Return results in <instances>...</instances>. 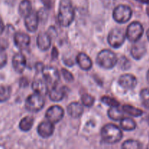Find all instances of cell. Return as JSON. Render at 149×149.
I'll return each mask as SVG.
<instances>
[{"instance_id": "9", "label": "cell", "mask_w": 149, "mask_h": 149, "mask_svg": "<svg viewBox=\"0 0 149 149\" xmlns=\"http://www.w3.org/2000/svg\"><path fill=\"white\" fill-rule=\"evenodd\" d=\"M43 79L47 82L48 84L55 86L58 84L60 80V74L58 69L52 66L44 67L42 71Z\"/></svg>"}, {"instance_id": "10", "label": "cell", "mask_w": 149, "mask_h": 149, "mask_svg": "<svg viewBox=\"0 0 149 149\" xmlns=\"http://www.w3.org/2000/svg\"><path fill=\"white\" fill-rule=\"evenodd\" d=\"M119 84L125 90H132L136 87L138 80L136 77L130 74H123L121 76L118 80Z\"/></svg>"}, {"instance_id": "31", "label": "cell", "mask_w": 149, "mask_h": 149, "mask_svg": "<svg viewBox=\"0 0 149 149\" xmlns=\"http://www.w3.org/2000/svg\"><path fill=\"white\" fill-rule=\"evenodd\" d=\"M7 62V55L4 49L0 47V69L4 68Z\"/></svg>"}, {"instance_id": "11", "label": "cell", "mask_w": 149, "mask_h": 149, "mask_svg": "<svg viewBox=\"0 0 149 149\" xmlns=\"http://www.w3.org/2000/svg\"><path fill=\"white\" fill-rule=\"evenodd\" d=\"M39 23V15L36 12L32 11L25 17V26L29 32H35L38 29Z\"/></svg>"}, {"instance_id": "5", "label": "cell", "mask_w": 149, "mask_h": 149, "mask_svg": "<svg viewBox=\"0 0 149 149\" xmlns=\"http://www.w3.org/2000/svg\"><path fill=\"white\" fill-rule=\"evenodd\" d=\"M132 15V9L125 4L116 6L113 11V17L119 23H126L131 19Z\"/></svg>"}, {"instance_id": "26", "label": "cell", "mask_w": 149, "mask_h": 149, "mask_svg": "<svg viewBox=\"0 0 149 149\" xmlns=\"http://www.w3.org/2000/svg\"><path fill=\"white\" fill-rule=\"evenodd\" d=\"M12 89L10 86H0V103H4L10 99L11 95Z\"/></svg>"}, {"instance_id": "1", "label": "cell", "mask_w": 149, "mask_h": 149, "mask_svg": "<svg viewBox=\"0 0 149 149\" xmlns=\"http://www.w3.org/2000/svg\"><path fill=\"white\" fill-rule=\"evenodd\" d=\"M75 11L70 0H61L59 4L58 20L60 25L63 27H68L74 21Z\"/></svg>"}, {"instance_id": "37", "label": "cell", "mask_w": 149, "mask_h": 149, "mask_svg": "<svg viewBox=\"0 0 149 149\" xmlns=\"http://www.w3.org/2000/svg\"><path fill=\"white\" fill-rule=\"evenodd\" d=\"M146 36H147V38H148V39L149 41V29H148V31H147V32H146Z\"/></svg>"}, {"instance_id": "23", "label": "cell", "mask_w": 149, "mask_h": 149, "mask_svg": "<svg viewBox=\"0 0 149 149\" xmlns=\"http://www.w3.org/2000/svg\"><path fill=\"white\" fill-rule=\"evenodd\" d=\"M136 122L129 117H124L120 122V127L125 131H132L136 128Z\"/></svg>"}, {"instance_id": "14", "label": "cell", "mask_w": 149, "mask_h": 149, "mask_svg": "<svg viewBox=\"0 0 149 149\" xmlns=\"http://www.w3.org/2000/svg\"><path fill=\"white\" fill-rule=\"evenodd\" d=\"M14 42L15 46L20 49H25L31 43L30 36L25 33L17 32L14 36Z\"/></svg>"}, {"instance_id": "21", "label": "cell", "mask_w": 149, "mask_h": 149, "mask_svg": "<svg viewBox=\"0 0 149 149\" xmlns=\"http://www.w3.org/2000/svg\"><path fill=\"white\" fill-rule=\"evenodd\" d=\"M18 12L22 17H26L32 12L31 3L29 0H23L19 4Z\"/></svg>"}, {"instance_id": "29", "label": "cell", "mask_w": 149, "mask_h": 149, "mask_svg": "<svg viewBox=\"0 0 149 149\" xmlns=\"http://www.w3.org/2000/svg\"><path fill=\"white\" fill-rule=\"evenodd\" d=\"M140 97L143 106L149 109V88H146L141 90Z\"/></svg>"}, {"instance_id": "17", "label": "cell", "mask_w": 149, "mask_h": 149, "mask_svg": "<svg viewBox=\"0 0 149 149\" xmlns=\"http://www.w3.org/2000/svg\"><path fill=\"white\" fill-rule=\"evenodd\" d=\"M32 89L34 93L45 96L48 93V84L45 79H36L32 83Z\"/></svg>"}, {"instance_id": "30", "label": "cell", "mask_w": 149, "mask_h": 149, "mask_svg": "<svg viewBox=\"0 0 149 149\" xmlns=\"http://www.w3.org/2000/svg\"><path fill=\"white\" fill-rule=\"evenodd\" d=\"M101 101L110 107H119L120 105L119 101H117L116 99L109 96H103L101 98Z\"/></svg>"}, {"instance_id": "33", "label": "cell", "mask_w": 149, "mask_h": 149, "mask_svg": "<svg viewBox=\"0 0 149 149\" xmlns=\"http://www.w3.org/2000/svg\"><path fill=\"white\" fill-rule=\"evenodd\" d=\"M118 63L119 64V66L121 67V68H122L123 70H127L129 69L130 67V63L128 61L127 58H125V57L123 58H121L119 59V61H118Z\"/></svg>"}, {"instance_id": "6", "label": "cell", "mask_w": 149, "mask_h": 149, "mask_svg": "<svg viewBox=\"0 0 149 149\" xmlns=\"http://www.w3.org/2000/svg\"><path fill=\"white\" fill-rule=\"evenodd\" d=\"M127 36L122 29L115 28L111 30L108 36V42L113 48H119L125 42Z\"/></svg>"}, {"instance_id": "15", "label": "cell", "mask_w": 149, "mask_h": 149, "mask_svg": "<svg viewBox=\"0 0 149 149\" xmlns=\"http://www.w3.org/2000/svg\"><path fill=\"white\" fill-rule=\"evenodd\" d=\"M52 39L48 33H40L36 39V44L39 49L42 51H47L50 48Z\"/></svg>"}, {"instance_id": "24", "label": "cell", "mask_w": 149, "mask_h": 149, "mask_svg": "<svg viewBox=\"0 0 149 149\" xmlns=\"http://www.w3.org/2000/svg\"><path fill=\"white\" fill-rule=\"evenodd\" d=\"M123 112L118 107H110L108 111V116L113 121H121L125 117Z\"/></svg>"}, {"instance_id": "22", "label": "cell", "mask_w": 149, "mask_h": 149, "mask_svg": "<svg viewBox=\"0 0 149 149\" xmlns=\"http://www.w3.org/2000/svg\"><path fill=\"white\" fill-rule=\"evenodd\" d=\"M33 123H34L33 117L27 116L21 119V121L19 123V128L20 129V130L23 131V132H28L31 129Z\"/></svg>"}, {"instance_id": "32", "label": "cell", "mask_w": 149, "mask_h": 149, "mask_svg": "<svg viewBox=\"0 0 149 149\" xmlns=\"http://www.w3.org/2000/svg\"><path fill=\"white\" fill-rule=\"evenodd\" d=\"M61 74H62L63 77L64 78L65 81H66L67 82H72L74 81V78L73 74L69 71L65 69V68H62L61 69Z\"/></svg>"}, {"instance_id": "12", "label": "cell", "mask_w": 149, "mask_h": 149, "mask_svg": "<svg viewBox=\"0 0 149 149\" xmlns=\"http://www.w3.org/2000/svg\"><path fill=\"white\" fill-rule=\"evenodd\" d=\"M54 130V124L48 120L41 122L37 127L38 134L42 138H48L52 136L53 135Z\"/></svg>"}, {"instance_id": "35", "label": "cell", "mask_w": 149, "mask_h": 149, "mask_svg": "<svg viewBox=\"0 0 149 149\" xmlns=\"http://www.w3.org/2000/svg\"><path fill=\"white\" fill-rule=\"evenodd\" d=\"M4 23H3L2 19H1V17H0V35L4 32Z\"/></svg>"}, {"instance_id": "36", "label": "cell", "mask_w": 149, "mask_h": 149, "mask_svg": "<svg viewBox=\"0 0 149 149\" xmlns=\"http://www.w3.org/2000/svg\"><path fill=\"white\" fill-rule=\"evenodd\" d=\"M146 79H147V81H148V84H149V70L148 71V73H147V75H146Z\"/></svg>"}, {"instance_id": "16", "label": "cell", "mask_w": 149, "mask_h": 149, "mask_svg": "<svg viewBox=\"0 0 149 149\" xmlns=\"http://www.w3.org/2000/svg\"><path fill=\"white\" fill-rule=\"evenodd\" d=\"M76 61L80 68L84 71H89L93 67V61L90 57L84 52L79 53L76 58Z\"/></svg>"}, {"instance_id": "20", "label": "cell", "mask_w": 149, "mask_h": 149, "mask_svg": "<svg viewBox=\"0 0 149 149\" xmlns=\"http://www.w3.org/2000/svg\"><path fill=\"white\" fill-rule=\"evenodd\" d=\"M146 53V47L143 43L138 42H135V45L132 47L131 49V55L134 59L141 60Z\"/></svg>"}, {"instance_id": "28", "label": "cell", "mask_w": 149, "mask_h": 149, "mask_svg": "<svg viewBox=\"0 0 149 149\" xmlns=\"http://www.w3.org/2000/svg\"><path fill=\"white\" fill-rule=\"evenodd\" d=\"M81 100L83 106L88 108L92 107L95 103L94 97H93V96L87 94V93H84V94H83L82 95H81Z\"/></svg>"}, {"instance_id": "2", "label": "cell", "mask_w": 149, "mask_h": 149, "mask_svg": "<svg viewBox=\"0 0 149 149\" xmlns=\"http://www.w3.org/2000/svg\"><path fill=\"white\" fill-rule=\"evenodd\" d=\"M122 128L113 124L106 125L101 130V138L108 144H115L122 140L123 133Z\"/></svg>"}, {"instance_id": "13", "label": "cell", "mask_w": 149, "mask_h": 149, "mask_svg": "<svg viewBox=\"0 0 149 149\" xmlns=\"http://www.w3.org/2000/svg\"><path fill=\"white\" fill-rule=\"evenodd\" d=\"M12 64L15 71L17 74H22L26 67V58L22 53H17L13 56Z\"/></svg>"}, {"instance_id": "7", "label": "cell", "mask_w": 149, "mask_h": 149, "mask_svg": "<svg viewBox=\"0 0 149 149\" xmlns=\"http://www.w3.org/2000/svg\"><path fill=\"white\" fill-rule=\"evenodd\" d=\"M144 33V29L142 24L138 21L131 23L128 26L126 31V36L128 40L131 42H138Z\"/></svg>"}, {"instance_id": "3", "label": "cell", "mask_w": 149, "mask_h": 149, "mask_svg": "<svg viewBox=\"0 0 149 149\" xmlns=\"http://www.w3.org/2000/svg\"><path fill=\"white\" fill-rule=\"evenodd\" d=\"M97 65L104 69H112L118 63L116 55L110 49H103L96 58Z\"/></svg>"}, {"instance_id": "8", "label": "cell", "mask_w": 149, "mask_h": 149, "mask_svg": "<svg viewBox=\"0 0 149 149\" xmlns=\"http://www.w3.org/2000/svg\"><path fill=\"white\" fill-rule=\"evenodd\" d=\"M45 116H46V119L52 123H58L63 118L64 110L61 106L54 105L47 110Z\"/></svg>"}, {"instance_id": "34", "label": "cell", "mask_w": 149, "mask_h": 149, "mask_svg": "<svg viewBox=\"0 0 149 149\" xmlns=\"http://www.w3.org/2000/svg\"><path fill=\"white\" fill-rule=\"evenodd\" d=\"M41 1H42V4L45 7V8H47V10L51 8V7H52V0H41Z\"/></svg>"}, {"instance_id": "19", "label": "cell", "mask_w": 149, "mask_h": 149, "mask_svg": "<svg viewBox=\"0 0 149 149\" xmlns=\"http://www.w3.org/2000/svg\"><path fill=\"white\" fill-rule=\"evenodd\" d=\"M49 98L53 102H59L64 98L65 95V87H61L58 84L52 86V89L49 92Z\"/></svg>"}, {"instance_id": "4", "label": "cell", "mask_w": 149, "mask_h": 149, "mask_svg": "<svg viewBox=\"0 0 149 149\" xmlns=\"http://www.w3.org/2000/svg\"><path fill=\"white\" fill-rule=\"evenodd\" d=\"M45 96L34 93L27 97L25 103L26 109L31 112H38L45 106Z\"/></svg>"}, {"instance_id": "38", "label": "cell", "mask_w": 149, "mask_h": 149, "mask_svg": "<svg viewBox=\"0 0 149 149\" xmlns=\"http://www.w3.org/2000/svg\"><path fill=\"white\" fill-rule=\"evenodd\" d=\"M147 121H148V125H149V116L148 117V119H147Z\"/></svg>"}, {"instance_id": "18", "label": "cell", "mask_w": 149, "mask_h": 149, "mask_svg": "<svg viewBox=\"0 0 149 149\" xmlns=\"http://www.w3.org/2000/svg\"><path fill=\"white\" fill-rule=\"evenodd\" d=\"M67 112L70 116L74 119L81 117L84 112L83 104L78 102H73L67 107Z\"/></svg>"}, {"instance_id": "27", "label": "cell", "mask_w": 149, "mask_h": 149, "mask_svg": "<svg viewBox=\"0 0 149 149\" xmlns=\"http://www.w3.org/2000/svg\"><path fill=\"white\" fill-rule=\"evenodd\" d=\"M122 148L124 149H138L142 148V145L139 141L130 139L123 143Z\"/></svg>"}, {"instance_id": "25", "label": "cell", "mask_w": 149, "mask_h": 149, "mask_svg": "<svg viewBox=\"0 0 149 149\" xmlns=\"http://www.w3.org/2000/svg\"><path fill=\"white\" fill-rule=\"evenodd\" d=\"M122 111L125 113H127L128 115L133 116V117H138V116H142L143 113L142 110L137 109V108L130 106V105H124L122 106Z\"/></svg>"}]
</instances>
